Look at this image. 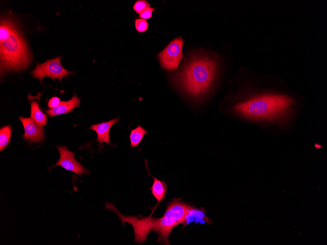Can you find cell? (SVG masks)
Wrapping results in <instances>:
<instances>
[{"mask_svg": "<svg viewBox=\"0 0 327 245\" xmlns=\"http://www.w3.org/2000/svg\"><path fill=\"white\" fill-rule=\"evenodd\" d=\"M259 80L257 86L234 100L230 114L270 134L288 133L297 124L303 99L277 77L261 75Z\"/></svg>", "mask_w": 327, "mask_h": 245, "instance_id": "6da1fadb", "label": "cell"}, {"mask_svg": "<svg viewBox=\"0 0 327 245\" xmlns=\"http://www.w3.org/2000/svg\"><path fill=\"white\" fill-rule=\"evenodd\" d=\"M192 207L179 200L175 199L167 205L164 215L159 218L151 217L152 213L141 218L124 216L111 203L108 206V209L118 216L123 225L127 223L132 226L135 242L143 243L149 233L155 231L158 234V243L169 245L168 237L172 229L179 223L185 225L186 216Z\"/></svg>", "mask_w": 327, "mask_h": 245, "instance_id": "7a4b0ae2", "label": "cell"}, {"mask_svg": "<svg viewBox=\"0 0 327 245\" xmlns=\"http://www.w3.org/2000/svg\"><path fill=\"white\" fill-rule=\"evenodd\" d=\"M217 69L215 60L195 54L175 75V81L188 95L199 99L210 90L217 76Z\"/></svg>", "mask_w": 327, "mask_h": 245, "instance_id": "3957f363", "label": "cell"}, {"mask_svg": "<svg viewBox=\"0 0 327 245\" xmlns=\"http://www.w3.org/2000/svg\"><path fill=\"white\" fill-rule=\"evenodd\" d=\"M0 74L26 69L32 59L27 44L14 20L1 17L0 26Z\"/></svg>", "mask_w": 327, "mask_h": 245, "instance_id": "277c9868", "label": "cell"}, {"mask_svg": "<svg viewBox=\"0 0 327 245\" xmlns=\"http://www.w3.org/2000/svg\"><path fill=\"white\" fill-rule=\"evenodd\" d=\"M62 56H57L52 59H48L44 63H37L35 68L30 72L31 75L40 80L43 84V79L49 77L52 80L58 79L60 82L63 78L68 75H73V72L66 69L62 65L60 60Z\"/></svg>", "mask_w": 327, "mask_h": 245, "instance_id": "5b68a950", "label": "cell"}, {"mask_svg": "<svg viewBox=\"0 0 327 245\" xmlns=\"http://www.w3.org/2000/svg\"><path fill=\"white\" fill-rule=\"evenodd\" d=\"M183 40L178 37L171 41L158 55L160 64L165 69L171 71L177 68L183 59Z\"/></svg>", "mask_w": 327, "mask_h": 245, "instance_id": "8992f818", "label": "cell"}, {"mask_svg": "<svg viewBox=\"0 0 327 245\" xmlns=\"http://www.w3.org/2000/svg\"><path fill=\"white\" fill-rule=\"evenodd\" d=\"M57 149L60 154V158L57 163L52 166L50 169L56 166H60L65 169L75 173L77 176L83 174H89V170L85 169L84 167L75 157V153L68 150L67 146H58Z\"/></svg>", "mask_w": 327, "mask_h": 245, "instance_id": "52a82bcc", "label": "cell"}, {"mask_svg": "<svg viewBox=\"0 0 327 245\" xmlns=\"http://www.w3.org/2000/svg\"><path fill=\"white\" fill-rule=\"evenodd\" d=\"M19 119L23 126L24 133L22 137L28 142H42L46 138L44 127L40 126L30 117L21 116Z\"/></svg>", "mask_w": 327, "mask_h": 245, "instance_id": "ba28073f", "label": "cell"}, {"mask_svg": "<svg viewBox=\"0 0 327 245\" xmlns=\"http://www.w3.org/2000/svg\"><path fill=\"white\" fill-rule=\"evenodd\" d=\"M119 120V118H116L107 122L92 125L90 127V129L96 132L97 134L96 140L98 141L99 145H101L103 143H105L107 145H112L109 134L110 130L114 124L118 122Z\"/></svg>", "mask_w": 327, "mask_h": 245, "instance_id": "9c48e42d", "label": "cell"}, {"mask_svg": "<svg viewBox=\"0 0 327 245\" xmlns=\"http://www.w3.org/2000/svg\"><path fill=\"white\" fill-rule=\"evenodd\" d=\"M80 100L77 95L74 94L72 97L68 101H61L55 108L49 110H44L45 112L52 117L60 114L68 113L79 107Z\"/></svg>", "mask_w": 327, "mask_h": 245, "instance_id": "30bf717a", "label": "cell"}, {"mask_svg": "<svg viewBox=\"0 0 327 245\" xmlns=\"http://www.w3.org/2000/svg\"><path fill=\"white\" fill-rule=\"evenodd\" d=\"M154 181L151 188V193L153 196L157 200L156 205L154 207L153 211H154L157 207L164 200L167 186L164 180H161L153 177Z\"/></svg>", "mask_w": 327, "mask_h": 245, "instance_id": "8fae6325", "label": "cell"}, {"mask_svg": "<svg viewBox=\"0 0 327 245\" xmlns=\"http://www.w3.org/2000/svg\"><path fill=\"white\" fill-rule=\"evenodd\" d=\"M30 117L40 126H46L47 122V115L40 110L36 101L30 102Z\"/></svg>", "mask_w": 327, "mask_h": 245, "instance_id": "7c38bea8", "label": "cell"}, {"mask_svg": "<svg viewBox=\"0 0 327 245\" xmlns=\"http://www.w3.org/2000/svg\"><path fill=\"white\" fill-rule=\"evenodd\" d=\"M146 134L147 132L146 130L140 125L132 130L129 135L131 147H137L143 139L144 135Z\"/></svg>", "mask_w": 327, "mask_h": 245, "instance_id": "4fadbf2b", "label": "cell"}, {"mask_svg": "<svg viewBox=\"0 0 327 245\" xmlns=\"http://www.w3.org/2000/svg\"><path fill=\"white\" fill-rule=\"evenodd\" d=\"M12 135V128L10 125L1 127L0 129V151L2 152L9 143Z\"/></svg>", "mask_w": 327, "mask_h": 245, "instance_id": "5bb4252c", "label": "cell"}, {"mask_svg": "<svg viewBox=\"0 0 327 245\" xmlns=\"http://www.w3.org/2000/svg\"><path fill=\"white\" fill-rule=\"evenodd\" d=\"M150 6V4L146 0H140L135 3L133 9L137 13L140 14L144 9Z\"/></svg>", "mask_w": 327, "mask_h": 245, "instance_id": "9a60e30c", "label": "cell"}, {"mask_svg": "<svg viewBox=\"0 0 327 245\" xmlns=\"http://www.w3.org/2000/svg\"><path fill=\"white\" fill-rule=\"evenodd\" d=\"M148 23L145 20L138 19L135 21V27L137 30L140 32H143L148 28Z\"/></svg>", "mask_w": 327, "mask_h": 245, "instance_id": "2e32d148", "label": "cell"}, {"mask_svg": "<svg viewBox=\"0 0 327 245\" xmlns=\"http://www.w3.org/2000/svg\"><path fill=\"white\" fill-rule=\"evenodd\" d=\"M155 10L154 8H145L140 13L139 16L144 20L150 19L152 16L153 11Z\"/></svg>", "mask_w": 327, "mask_h": 245, "instance_id": "e0dca14e", "label": "cell"}, {"mask_svg": "<svg viewBox=\"0 0 327 245\" xmlns=\"http://www.w3.org/2000/svg\"><path fill=\"white\" fill-rule=\"evenodd\" d=\"M60 102L59 98L54 96L49 100L47 105L50 109H53L56 107L60 104Z\"/></svg>", "mask_w": 327, "mask_h": 245, "instance_id": "ac0fdd59", "label": "cell"}]
</instances>
